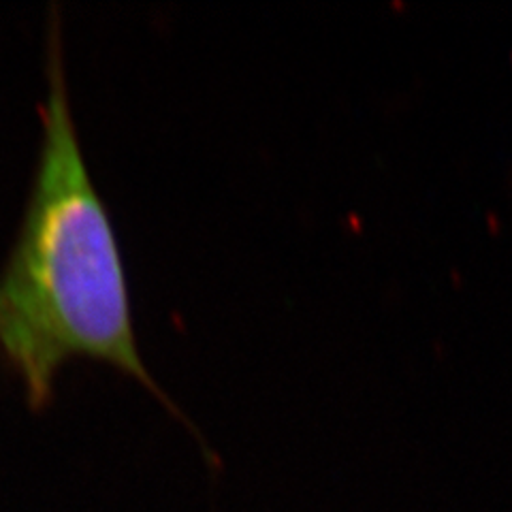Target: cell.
Returning <instances> with one entry per match:
<instances>
[{
	"mask_svg": "<svg viewBox=\"0 0 512 512\" xmlns=\"http://www.w3.org/2000/svg\"><path fill=\"white\" fill-rule=\"evenodd\" d=\"M45 86L37 167L0 267V359L32 408L50 404L64 361L88 357L118 367L190 425L139 350L120 239L73 118L56 3L45 30Z\"/></svg>",
	"mask_w": 512,
	"mask_h": 512,
	"instance_id": "6da1fadb",
	"label": "cell"
}]
</instances>
